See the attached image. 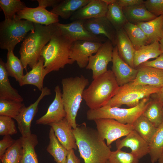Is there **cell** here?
<instances>
[{
  "label": "cell",
  "mask_w": 163,
  "mask_h": 163,
  "mask_svg": "<svg viewBox=\"0 0 163 163\" xmlns=\"http://www.w3.org/2000/svg\"><path fill=\"white\" fill-rule=\"evenodd\" d=\"M23 153L22 142L21 137L15 140L0 158L1 163H20Z\"/></svg>",
  "instance_id": "obj_37"
},
{
  "label": "cell",
  "mask_w": 163,
  "mask_h": 163,
  "mask_svg": "<svg viewBox=\"0 0 163 163\" xmlns=\"http://www.w3.org/2000/svg\"><path fill=\"white\" fill-rule=\"evenodd\" d=\"M120 86L112 70L93 79L85 89L83 99L90 109H95L104 106L116 94Z\"/></svg>",
  "instance_id": "obj_4"
},
{
  "label": "cell",
  "mask_w": 163,
  "mask_h": 163,
  "mask_svg": "<svg viewBox=\"0 0 163 163\" xmlns=\"http://www.w3.org/2000/svg\"><path fill=\"white\" fill-rule=\"evenodd\" d=\"M6 69L5 63L0 59V99L22 102L23 99L18 91L11 85Z\"/></svg>",
  "instance_id": "obj_24"
},
{
  "label": "cell",
  "mask_w": 163,
  "mask_h": 163,
  "mask_svg": "<svg viewBox=\"0 0 163 163\" xmlns=\"http://www.w3.org/2000/svg\"><path fill=\"white\" fill-rule=\"evenodd\" d=\"M66 163H80V160L75 155L73 149L68 150Z\"/></svg>",
  "instance_id": "obj_47"
},
{
  "label": "cell",
  "mask_w": 163,
  "mask_h": 163,
  "mask_svg": "<svg viewBox=\"0 0 163 163\" xmlns=\"http://www.w3.org/2000/svg\"><path fill=\"white\" fill-rule=\"evenodd\" d=\"M159 43L161 50L163 53V38L160 40Z\"/></svg>",
  "instance_id": "obj_50"
},
{
  "label": "cell",
  "mask_w": 163,
  "mask_h": 163,
  "mask_svg": "<svg viewBox=\"0 0 163 163\" xmlns=\"http://www.w3.org/2000/svg\"><path fill=\"white\" fill-rule=\"evenodd\" d=\"M81 157L84 163H106L111 152L110 146L99 137L97 130L85 123L72 129Z\"/></svg>",
  "instance_id": "obj_1"
},
{
  "label": "cell",
  "mask_w": 163,
  "mask_h": 163,
  "mask_svg": "<svg viewBox=\"0 0 163 163\" xmlns=\"http://www.w3.org/2000/svg\"><path fill=\"white\" fill-rule=\"evenodd\" d=\"M61 83L62 99L66 113L65 118L72 128L75 129L78 125L76 118L83 99V93L89 81L81 75L63 78Z\"/></svg>",
  "instance_id": "obj_5"
},
{
  "label": "cell",
  "mask_w": 163,
  "mask_h": 163,
  "mask_svg": "<svg viewBox=\"0 0 163 163\" xmlns=\"http://www.w3.org/2000/svg\"><path fill=\"white\" fill-rule=\"evenodd\" d=\"M136 24L144 32L150 44L159 42L163 38V15L149 21L139 22Z\"/></svg>",
  "instance_id": "obj_25"
},
{
  "label": "cell",
  "mask_w": 163,
  "mask_h": 163,
  "mask_svg": "<svg viewBox=\"0 0 163 163\" xmlns=\"http://www.w3.org/2000/svg\"><path fill=\"white\" fill-rule=\"evenodd\" d=\"M84 26L92 34L106 37L116 46L117 30L106 17L85 20Z\"/></svg>",
  "instance_id": "obj_16"
},
{
  "label": "cell",
  "mask_w": 163,
  "mask_h": 163,
  "mask_svg": "<svg viewBox=\"0 0 163 163\" xmlns=\"http://www.w3.org/2000/svg\"><path fill=\"white\" fill-rule=\"evenodd\" d=\"M15 141V140L13 139L10 135L4 136L3 139L0 141V158Z\"/></svg>",
  "instance_id": "obj_43"
},
{
  "label": "cell",
  "mask_w": 163,
  "mask_h": 163,
  "mask_svg": "<svg viewBox=\"0 0 163 163\" xmlns=\"http://www.w3.org/2000/svg\"><path fill=\"white\" fill-rule=\"evenodd\" d=\"M55 98L49 106L46 113L37 120V124L48 125L59 121L66 117L62 99V93L60 87L56 86L54 88Z\"/></svg>",
  "instance_id": "obj_17"
},
{
  "label": "cell",
  "mask_w": 163,
  "mask_h": 163,
  "mask_svg": "<svg viewBox=\"0 0 163 163\" xmlns=\"http://www.w3.org/2000/svg\"><path fill=\"white\" fill-rule=\"evenodd\" d=\"M127 21L136 24L140 22L150 21L157 17L150 12L144 3L122 8Z\"/></svg>",
  "instance_id": "obj_26"
},
{
  "label": "cell",
  "mask_w": 163,
  "mask_h": 163,
  "mask_svg": "<svg viewBox=\"0 0 163 163\" xmlns=\"http://www.w3.org/2000/svg\"><path fill=\"white\" fill-rule=\"evenodd\" d=\"M150 97L163 104V86L160 88L158 92L151 95Z\"/></svg>",
  "instance_id": "obj_48"
},
{
  "label": "cell",
  "mask_w": 163,
  "mask_h": 163,
  "mask_svg": "<svg viewBox=\"0 0 163 163\" xmlns=\"http://www.w3.org/2000/svg\"><path fill=\"white\" fill-rule=\"evenodd\" d=\"M118 5L122 8L130 7L144 3L143 0H116Z\"/></svg>",
  "instance_id": "obj_45"
},
{
  "label": "cell",
  "mask_w": 163,
  "mask_h": 163,
  "mask_svg": "<svg viewBox=\"0 0 163 163\" xmlns=\"http://www.w3.org/2000/svg\"><path fill=\"white\" fill-rule=\"evenodd\" d=\"M24 106L22 102L0 99V115L15 119Z\"/></svg>",
  "instance_id": "obj_39"
},
{
  "label": "cell",
  "mask_w": 163,
  "mask_h": 163,
  "mask_svg": "<svg viewBox=\"0 0 163 163\" xmlns=\"http://www.w3.org/2000/svg\"><path fill=\"white\" fill-rule=\"evenodd\" d=\"M102 43L85 40L72 42L70 59L73 63L76 62L81 68H86L90 56L97 53Z\"/></svg>",
  "instance_id": "obj_12"
},
{
  "label": "cell",
  "mask_w": 163,
  "mask_h": 163,
  "mask_svg": "<svg viewBox=\"0 0 163 163\" xmlns=\"http://www.w3.org/2000/svg\"><path fill=\"white\" fill-rule=\"evenodd\" d=\"M112 71L120 86L133 82L138 72L137 68L131 67L119 56L116 46L113 47L112 54Z\"/></svg>",
  "instance_id": "obj_14"
},
{
  "label": "cell",
  "mask_w": 163,
  "mask_h": 163,
  "mask_svg": "<svg viewBox=\"0 0 163 163\" xmlns=\"http://www.w3.org/2000/svg\"><path fill=\"white\" fill-rule=\"evenodd\" d=\"M151 161L155 163L163 153V123L158 128L149 143Z\"/></svg>",
  "instance_id": "obj_33"
},
{
  "label": "cell",
  "mask_w": 163,
  "mask_h": 163,
  "mask_svg": "<svg viewBox=\"0 0 163 163\" xmlns=\"http://www.w3.org/2000/svg\"><path fill=\"white\" fill-rule=\"evenodd\" d=\"M106 17L117 31L123 28L128 22L122 8L115 2L108 5Z\"/></svg>",
  "instance_id": "obj_35"
},
{
  "label": "cell",
  "mask_w": 163,
  "mask_h": 163,
  "mask_svg": "<svg viewBox=\"0 0 163 163\" xmlns=\"http://www.w3.org/2000/svg\"><path fill=\"white\" fill-rule=\"evenodd\" d=\"M144 4L147 10L156 17L163 15V0H147Z\"/></svg>",
  "instance_id": "obj_42"
},
{
  "label": "cell",
  "mask_w": 163,
  "mask_h": 163,
  "mask_svg": "<svg viewBox=\"0 0 163 163\" xmlns=\"http://www.w3.org/2000/svg\"><path fill=\"white\" fill-rule=\"evenodd\" d=\"M113 47L111 41L107 39L102 43L95 54L90 57L85 68L92 70L93 79L108 70L107 65L112 61Z\"/></svg>",
  "instance_id": "obj_11"
},
{
  "label": "cell",
  "mask_w": 163,
  "mask_h": 163,
  "mask_svg": "<svg viewBox=\"0 0 163 163\" xmlns=\"http://www.w3.org/2000/svg\"><path fill=\"white\" fill-rule=\"evenodd\" d=\"M160 88L134 85L131 82L120 86L116 94L104 106L120 107L126 105L130 108L133 107L137 105L143 99L158 92Z\"/></svg>",
  "instance_id": "obj_8"
},
{
  "label": "cell",
  "mask_w": 163,
  "mask_h": 163,
  "mask_svg": "<svg viewBox=\"0 0 163 163\" xmlns=\"http://www.w3.org/2000/svg\"><path fill=\"white\" fill-rule=\"evenodd\" d=\"M123 28L136 50L143 45L150 44L144 32L136 24L128 21Z\"/></svg>",
  "instance_id": "obj_31"
},
{
  "label": "cell",
  "mask_w": 163,
  "mask_h": 163,
  "mask_svg": "<svg viewBox=\"0 0 163 163\" xmlns=\"http://www.w3.org/2000/svg\"><path fill=\"white\" fill-rule=\"evenodd\" d=\"M44 60L40 57L38 62L31 70L24 75L19 84L22 86L26 85H31L36 86L40 91L43 87V81L48 74L44 66Z\"/></svg>",
  "instance_id": "obj_23"
},
{
  "label": "cell",
  "mask_w": 163,
  "mask_h": 163,
  "mask_svg": "<svg viewBox=\"0 0 163 163\" xmlns=\"http://www.w3.org/2000/svg\"><path fill=\"white\" fill-rule=\"evenodd\" d=\"M72 42L56 28L50 41L43 47L40 53V56L44 59V66L48 74L53 71H58L67 64L73 63L70 59Z\"/></svg>",
  "instance_id": "obj_3"
},
{
  "label": "cell",
  "mask_w": 163,
  "mask_h": 163,
  "mask_svg": "<svg viewBox=\"0 0 163 163\" xmlns=\"http://www.w3.org/2000/svg\"><path fill=\"white\" fill-rule=\"evenodd\" d=\"M49 142L46 148L47 152L56 163H66L68 150L59 142L51 127L49 131Z\"/></svg>",
  "instance_id": "obj_29"
},
{
  "label": "cell",
  "mask_w": 163,
  "mask_h": 163,
  "mask_svg": "<svg viewBox=\"0 0 163 163\" xmlns=\"http://www.w3.org/2000/svg\"><path fill=\"white\" fill-rule=\"evenodd\" d=\"M133 125L134 130L149 144L157 128L142 114L136 120Z\"/></svg>",
  "instance_id": "obj_34"
},
{
  "label": "cell",
  "mask_w": 163,
  "mask_h": 163,
  "mask_svg": "<svg viewBox=\"0 0 163 163\" xmlns=\"http://www.w3.org/2000/svg\"><path fill=\"white\" fill-rule=\"evenodd\" d=\"M162 29H163V25Z\"/></svg>",
  "instance_id": "obj_53"
},
{
  "label": "cell",
  "mask_w": 163,
  "mask_h": 163,
  "mask_svg": "<svg viewBox=\"0 0 163 163\" xmlns=\"http://www.w3.org/2000/svg\"><path fill=\"white\" fill-rule=\"evenodd\" d=\"M49 125L53 129L59 142L67 150L77 149L73 128L65 117Z\"/></svg>",
  "instance_id": "obj_21"
},
{
  "label": "cell",
  "mask_w": 163,
  "mask_h": 163,
  "mask_svg": "<svg viewBox=\"0 0 163 163\" xmlns=\"http://www.w3.org/2000/svg\"><path fill=\"white\" fill-rule=\"evenodd\" d=\"M0 7L6 19L13 18L17 12L27 7L25 4L20 0H0Z\"/></svg>",
  "instance_id": "obj_38"
},
{
  "label": "cell",
  "mask_w": 163,
  "mask_h": 163,
  "mask_svg": "<svg viewBox=\"0 0 163 163\" xmlns=\"http://www.w3.org/2000/svg\"><path fill=\"white\" fill-rule=\"evenodd\" d=\"M116 46L121 58L134 68L133 61L136 50L123 28L117 31Z\"/></svg>",
  "instance_id": "obj_22"
},
{
  "label": "cell",
  "mask_w": 163,
  "mask_h": 163,
  "mask_svg": "<svg viewBox=\"0 0 163 163\" xmlns=\"http://www.w3.org/2000/svg\"><path fill=\"white\" fill-rule=\"evenodd\" d=\"M151 100L150 96L145 98L136 106L128 108L104 106L97 109H89L86 113L87 118L88 120L94 121L100 119H112L123 124L133 125L142 114Z\"/></svg>",
  "instance_id": "obj_6"
},
{
  "label": "cell",
  "mask_w": 163,
  "mask_h": 163,
  "mask_svg": "<svg viewBox=\"0 0 163 163\" xmlns=\"http://www.w3.org/2000/svg\"><path fill=\"white\" fill-rule=\"evenodd\" d=\"M34 28V23L16 16L12 19H5L0 22V48L13 51L17 44Z\"/></svg>",
  "instance_id": "obj_7"
},
{
  "label": "cell",
  "mask_w": 163,
  "mask_h": 163,
  "mask_svg": "<svg viewBox=\"0 0 163 163\" xmlns=\"http://www.w3.org/2000/svg\"><path fill=\"white\" fill-rule=\"evenodd\" d=\"M99 136L106 140V144H111L121 137L126 136L134 130L133 125L123 124L112 119L103 118L94 120Z\"/></svg>",
  "instance_id": "obj_9"
},
{
  "label": "cell",
  "mask_w": 163,
  "mask_h": 163,
  "mask_svg": "<svg viewBox=\"0 0 163 163\" xmlns=\"http://www.w3.org/2000/svg\"><path fill=\"white\" fill-rule=\"evenodd\" d=\"M158 163H163V153L158 160Z\"/></svg>",
  "instance_id": "obj_51"
},
{
  "label": "cell",
  "mask_w": 163,
  "mask_h": 163,
  "mask_svg": "<svg viewBox=\"0 0 163 163\" xmlns=\"http://www.w3.org/2000/svg\"><path fill=\"white\" fill-rule=\"evenodd\" d=\"M5 67L8 76L14 78L19 83L24 75V68L21 60L14 55L13 51H8Z\"/></svg>",
  "instance_id": "obj_36"
},
{
  "label": "cell",
  "mask_w": 163,
  "mask_h": 163,
  "mask_svg": "<svg viewBox=\"0 0 163 163\" xmlns=\"http://www.w3.org/2000/svg\"><path fill=\"white\" fill-rule=\"evenodd\" d=\"M140 66L152 67L163 69V53L161 54L154 60L147 61Z\"/></svg>",
  "instance_id": "obj_44"
},
{
  "label": "cell",
  "mask_w": 163,
  "mask_h": 163,
  "mask_svg": "<svg viewBox=\"0 0 163 163\" xmlns=\"http://www.w3.org/2000/svg\"><path fill=\"white\" fill-rule=\"evenodd\" d=\"M121 140L116 142L117 150L125 147L129 148L131 152L140 159L149 154V144L138 133L133 130Z\"/></svg>",
  "instance_id": "obj_18"
},
{
  "label": "cell",
  "mask_w": 163,
  "mask_h": 163,
  "mask_svg": "<svg viewBox=\"0 0 163 163\" xmlns=\"http://www.w3.org/2000/svg\"><path fill=\"white\" fill-rule=\"evenodd\" d=\"M61 0H37L39 6L46 8V7H52L53 8L58 4Z\"/></svg>",
  "instance_id": "obj_46"
},
{
  "label": "cell",
  "mask_w": 163,
  "mask_h": 163,
  "mask_svg": "<svg viewBox=\"0 0 163 163\" xmlns=\"http://www.w3.org/2000/svg\"><path fill=\"white\" fill-rule=\"evenodd\" d=\"M84 20H77L67 24L54 23L58 30L72 42L85 40L102 43L107 39L101 36L95 35L88 31L84 26Z\"/></svg>",
  "instance_id": "obj_10"
},
{
  "label": "cell",
  "mask_w": 163,
  "mask_h": 163,
  "mask_svg": "<svg viewBox=\"0 0 163 163\" xmlns=\"http://www.w3.org/2000/svg\"><path fill=\"white\" fill-rule=\"evenodd\" d=\"M162 53L159 42L142 46L136 50L133 61L134 68H137L149 59L157 58Z\"/></svg>",
  "instance_id": "obj_27"
},
{
  "label": "cell",
  "mask_w": 163,
  "mask_h": 163,
  "mask_svg": "<svg viewBox=\"0 0 163 163\" xmlns=\"http://www.w3.org/2000/svg\"><path fill=\"white\" fill-rule=\"evenodd\" d=\"M34 24V29L27 34L19 51L20 59L26 71L27 66L32 69L38 62L42 48L50 41L56 28L54 24Z\"/></svg>",
  "instance_id": "obj_2"
},
{
  "label": "cell",
  "mask_w": 163,
  "mask_h": 163,
  "mask_svg": "<svg viewBox=\"0 0 163 163\" xmlns=\"http://www.w3.org/2000/svg\"><path fill=\"white\" fill-rule=\"evenodd\" d=\"M46 8L40 6L34 8L27 7L17 12L16 17L20 19L45 25L59 22V17Z\"/></svg>",
  "instance_id": "obj_15"
},
{
  "label": "cell",
  "mask_w": 163,
  "mask_h": 163,
  "mask_svg": "<svg viewBox=\"0 0 163 163\" xmlns=\"http://www.w3.org/2000/svg\"><path fill=\"white\" fill-rule=\"evenodd\" d=\"M142 115L158 128L163 123V104L152 98Z\"/></svg>",
  "instance_id": "obj_32"
},
{
  "label": "cell",
  "mask_w": 163,
  "mask_h": 163,
  "mask_svg": "<svg viewBox=\"0 0 163 163\" xmlns=\"http://www.w3.org/2000/svg\"><path fill=\"white\" fill-rule=\"evenodd\" d=\"M17 132L14 121L12 118L0 115V136H11L17 133Z\"/></svg>",
  "instance_id": "obj_41"
},
{
  "label": "cell",
  "mask_w": 163,
  "mask_h": 163,
  "mask_svg": "<svg viewBox=\"0 0 163 163\" xmlns=\"http://www.w3.org/2000/svg\"><path fill=\"white\" fill-rule=\"evenodd\" d=\"M51 94L50 89L46 87H43L41 91V94L37 100L27 107L24 106L15 118L22 136L26 137L31 134V123L38 111L39 104L45 96Z\"/></svg>",
  "instance_id": "obj_13"
},
{
  "label": "cell",
  "mask_w": 163,
  "mask_h": 163,
  "mask_svg": "<svg viewBox=\"0 0 163 163\" xmlns=\"http://www.w3.org/2000/svg\"><path fill=\"white\" fill-rule=\"evenodd\" d=\"M91 0H61L50 11L62 18H70L78 10L88 3Z\"/></svg>",
  "instance_id": "obj_28"
},
{
  "label": "cell",
  "mask_w": 163,
  "mask_h": 163,
  "mask_svg": "<svg viewBox=\"0 0 163 163\" xmlns=\"http://www.w3.org/2000/svg\"><path fill=\"white\" fill-rule=\"evenodd\" d=\"M106 163H110L108 161H107V162Z\"/></svg>",
  "instance_id": "obj_52"
},
{
  "label": "cell",
  "mask_w": 163,
  "mask_h": 163,
  "mask_svg": "<svg viewBox=\"0 0 163 163\" xmlns=\"http://www.w3.org/2000/svg\"><path fill=\"white\" fill-rule=\"evenodd\" d=\"M108 5L103 0H91L87 5L75 12L70 18L73 21L106 17Z\"/></svg>",
  "instance_id": "obj_19"
},
{
  "label": "cell",
  "mask_w": 163,
  "mask_h": 163,
  "mask_svg": "<svg viewBox=\"0 0 163 163\" xmlns=\"http://www.w3.org/2000/svg\"><path fill=\"white\" fill-rule=\"evenodd\" d=\"M23 153L20 163H39L35 147L38 144L37 136L31 134L26 137H21Z\"/></svg>",
  "instance_id": "obj_30"
},
{
  "label": "cell",
  "mask_w": 163,
  "mask_h": 163,
  "mask_svg": "<svg viewBox=\"0 0 163 163\" xmlns=\"http://www.w3.org/2000/svg\"><path fill=\"white\" fill-rule=\"evenodd\" d=\"M139 159L131 152L117 149L111 151L108 161L110 163H139Z\"/></svg>",
  "instance_id": "obj_40"
},
{
  "label": "cell",
  "mask_w": 163,
  "mask_h": 163,
  "mask_svg": "<svg viewBox=\"0 0 163 163\" xmlns=\"http://www.w3.org/2000/svg\"><path fill=\"white\" fill-rule=\"evenodd\" d=\"M137 69V76L132 82L133 85L159 88L163 86V69L142 66Z\"/></svg>",
  "instance_id": "obj_20"
},
{
  "label": "cell",
  "mask_w": 163,
  "mask_h": 163,
  "mask_svg": "<svg viewBox=\"0 0 163 163\" xmlns=\"http://www.w3.org/2000/svg\"><path fill=\"white\" fill-rule=\"evenodd\" d=\"M103 1L108 5L115 2L116 0H103Z\"/></svg>",
  "instance_id": "obj_49"
}]
</instances>
